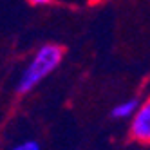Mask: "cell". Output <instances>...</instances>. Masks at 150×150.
<instances>
[{
  "instance_id": "cell-1",
  "label": "cell",
  "mask_w": 150,
  "mask_h": 150,
  "mask_svg": "<svg viewBox=\"0 0 150 150\" xmlns=\"http://www.w3.org/2000/svg\"><path fill=\"white\" fill-rule=\"evenodd\" d=\"M65 51L60 44H45L40 45L35 54L27 62L25 69L22 71L16 81V92L18 94H29L35 87L44 81L49 74H52L63 60Z\"/></svg>"
},
{
  "instance_id": "cell-2",
  "label": "cell",
  "mask_w": 150,
  "mask_h": 150,
  "mask_svg": "<svg viewBox=\"0 0 150 150\" xmlns=\"http://www.w3.org/2000/svg\"><path fill=\"white\" fill-rule=\"evenodd\" d=\"M128 132H130V137L134 141L150 145V98L139 101L136 112L130 117Z\"/></svg>"
},
{
  "instance_id": "cell-3",
  "label": "cell",
  "mask_w": 150,
  "mask_h": 150,
  "mask_svg": "<svg viewBox=\"0 0 150 150\" xmlns=\"http://www.w3.org/2000/svg\"><path fill=\"white\" fill-rule=\"evenodd\" d=\"M137 105H139V100H136V98L123 100V101L116 103V105L112 107L110 117H114V120H130L132 114H134L136 109H137Z\"/></svg>"
},
{
  "instance_id": "cell-4",
  "label": "cell",
  "mask_w": 150,
  "mask_h": 150,
  "mask_svg": "<svg viewBox=\"0 0 150 150\" xmlns=\"http://www.w3.org/2000/svg\"><path fill=\"white\" fill-rule=\"evenodd\" d=\"M11 150H42V146H40L38 141H35V139H25V141L16 143Z\"/></svg>"
},
{
  "instance_id": "cell-5",
  "label": "cell",
  "mask_w": 150,
  "mask_h": 150,
  "mask_svg": "<svg viewBox=\"0 0 150 150\" xmlns=\"http://www.w3.org/2000/svg\"><path fill=\"white\" fill-rule=\"evenodd\" d=\"M27 2L31 6H49V4H52V0H27Z\"/></svg>"
}]
</instances>
